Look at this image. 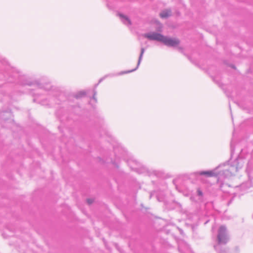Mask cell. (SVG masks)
Returning a JSON list of instances; mask_svg holds the SVG:
<instances>
[{"instance_id":"obj_1","label":"cell","mask_w":253,"mask_h":253,"mask_svg":"<svg viewBox=\"0 0 253 253\" xmlns=\"http://www.w3.org/2000/svg\"><path fill=\"white\" fill-rule=\"evenodd\" d=\"M144 37L150 40L156 41L170 47H176L180 44V41L178 39L164 36L157 32H149L146 33L144 34Z\"/></svg>"},{"instance_id":"obj_2","label":"cell","mask_w":253,"mask_h":253,"mask_svg":"<svg viewBox=\"0 0 253 253\" xmlns=\"http://www.w3.org/2000/svg\"><path fill=\"white\" fill-rule=\"evenodd\" d=\"M229 234L226 227L221 226L218 231L217 241L219 244H225L229 240Z\"/></svg>"},{"instance_id":"obj_3","label":"cell","mask_w":253,"mask_h":253,"mask_svg":"<svg viewBox=\"0 0 253 253\" xmlns=\"http://www.w3.org/2000/svg\"><path fill=\"white\" fill-rule=\"evenodd\" d=\"M172 15V10L170 8H166L161 11L159 14L162 18H167Z\"/></svg>"},{"instance_id":"obj_4","label":"cell","mask_w":253,"mask_h":253,"mask_svg":"<svg viewBox=\"0 0 253 253\" xmlns=\"http://www.w3.org/2000/svg\"><path fill=\"white\" fill-rule=\"evenodd\" d=\"M119 16L120 17H121L122 19L125 20L127 22H128L129 23H131V20L130 19V18L126 15L124 14H122V13H119L118 14Z\"/></svg>"},{"instance_id":"obj_5","label":"cell","mask_w":253,"mask_h":253,"mask_svg":"<svg viewBox=\"0 0 253 253\" xmlns=\"http://www.w3.org/2000/svg\"><path fill=\"white\" fill-rule=\"evenodd\" d=\"M224 63L227 66H229V67H231L232 68V69H236V68L235 67V66H234L233 64H231V63H228V62H227L226 61H224Z\"/></svg>"},{"instance_id":"obj_6","label":"cell","mask_w":253,"mask_h":253,"mask_svg":"<svg viewBox=\"0 0 253 253\" xmlns=\"http://www.w3.org/2000/svg\"><path fill=\"white\" fill-rule=\"evenodd\" d=\"M87 202L89 204H92L94 202V200L93 199H92V198L87 199Z\"/></svg>"}]
</instances>
